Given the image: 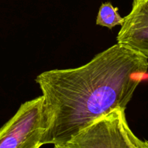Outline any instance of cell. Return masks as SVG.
I'll return each instance as SVG.
<instances>
[{
    "mask_svg": "<svg viewBox=\"0 0 148 148\" xmlns=\"http://www.w3.org/2000/svg\"><path fill=\"white\" fill-rule=\"evenodd\" d=\"M47 127L42 95L21 104L14 116L0 129V148H39Z\"/></svg>",
    "mask_w": 148,
    "mask_h": 148,
    "instance_id": "3957f363",
    "label": "cell"
},
{
    "mask_svg": "<svg viewBox=\"0 0 148 148\" xmlns=\"http://www.w3.org/2000/svg\"><path fill=\"white\" fill-rule=\"evenodd\" d=\"M121 26L117 43L148 60V0H132L131 12Z\"/></svg>",
    "mask_w": 148,
    "mask_h": 148,
    "instance_id": "277c9868",
    "label": "cell"
},
{
    "mask_svg": "<svg viewBox=\"0 0 148 148\" xmlns=\"http://www.w3.org/2000/svg\"><path fill=\"white\" fill-rule=\"evenodd\" d=\"M125 108H116L95 119L59 148H148L130 128Z\"/></svg>",
    "mask_w": 148,
    "mask_h": 148,
    "instance_id": "7a4b0ae2",
    "label": "cell"
},
{
    "mask_svg": "<svg viewBox=\"0 0 148 148\" xmlns=\"http://www.w3.org/2000/svg\"><path fill=\"white\" fill-rule=\"evenodd\" d=\"M118 7H114L111 2L103 3L96 18V25L112 29L116 25H121L124 17L118 12Z\"/></svg>",
    "mask_w": 148,
    "mask_h": 148,
    "instance_id": "5b68a950",
    "label": "cell"
},
{
    "mask_svg": "<svg viewBox=\"0 0 148 148\" xmlns=\"http://www.w3.org/2000/svg\"><path fill=\"white\" fill-rule=\"evenodd\" d=\"M147 69L145 57L117 43L83 66L38 75L48 119L43 145L59 148L103 114L126 109Z\"/></svg>",
    "mask_w": 148,
    "mask_h": 148,
    "instance_id": "6da1fadb",
    "label": "cell"
}]
</instances>
